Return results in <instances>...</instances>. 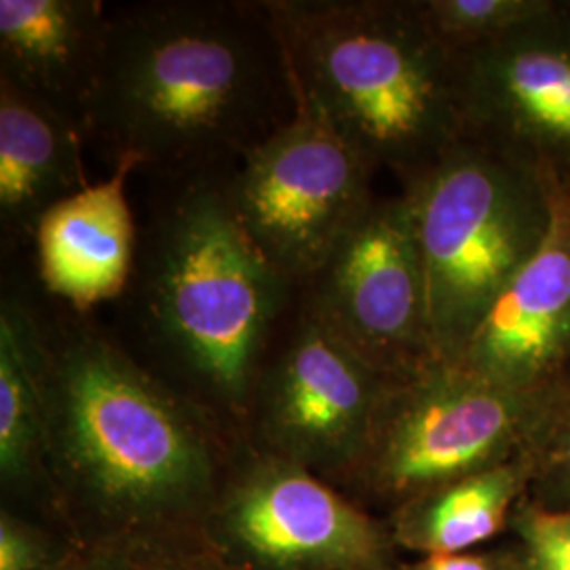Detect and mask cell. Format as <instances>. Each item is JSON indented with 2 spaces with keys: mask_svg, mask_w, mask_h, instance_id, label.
<instances>
[{
  "mask_svg": "<svg viewBox=\"0 0 570 570\" xmlns=\"http://www.w3.org/2000/svg\"><path fill=\"white\" fill-rule=\"evenodd\" d=\"M298 115L263 2L155 0L108 9L87 140L164 183L230 174Z\"/></svg>",
  "mask_w": 570,
  "mask_h": 570,
  "instance_id": "obj_1",
  "label": "cell"
},
{
  "mask_svg": "<svg viewBox=\"0 0 570 570\" xmlns=\"http://www.w3.org/2000/svg\"><path fill=\"white\" fill-rule=\"evenodd\" d=\"M68 311L51 326L39 320L47 468L85 505L127 529L197 510L218 473L204 416Z\"/></svg>",
  "mask_w": 570,
  "mask_h": 570,
  "instance_id": "obj_2",
  "label": "cell"
},
{
  "mask_svg": "<svg viewBox=\"0 0 570 570\" xmlns=\"http://www.w3.org/2000/svg\"><path fill=\"white\" fill-rule=\"evenodd\" d=\"M230 174L165 183L129 287L150 343L244 414L301 289L247 233L230 199Z\"/></svg>",
  "mask_w": 570,
  "mask_h": 570,
  "instance_id": "obj_3",
  "label": "cell"
},
{
  "mask_svg": "<svg viewBox=\"0 0 570 570\" xmlns=\"http://www.w3.org/2000/svg\"><path fill=\"white\" fill-rule=\"evenodd\" d=\"M298 106L326 119L372 169L423 176L463 136L456 58L416 4L266 0Z\"/></svg>",
  "mask_w": 570,
  "mask_h": 570,
  "instance_id": "obj_4",
  "label": "cell"
},
{
  "mask_svg": "<svg viewBox=\"0 0 570 570\" xmlns=\"http://www.w3.org/2000/svg\"><path fill=\"white\" fill-rule=\"evenodd\" d=\"M406 199L425 273L433 355L461 362L490 305L541 237H529L510 174L463 142L412 180Z\"/></svg>",
  "mask_w": 570,
  "mask_h": 570,
  "instance_id": "obj_5",
  "label": "cell"
},
{
  "mask_svg": "<svg viewBox=\"0 0 570 570\" xmlns=\"http://www.w3.org/2000/svg\"><path fill=\"white\" fill-rule=\"evenodd\" d=\"M524 416L520 389L505 387L463 362H431L389 381L366 450L348 478L402 508L501 465Z\"/></svg>",
  "mask_w": 570,
  "mask_h": 570,
  "instance_id": "obj_6",
  "label": "cell"
},
{
  "mask_svg": "<svg viewBox=\"0 0 570 570\" xmlns=\"http://www.w3.org/2000/svg\"><path fill=\"white\" fill-rule=\"evenodd\" d=\"M372 167L317 112L298 106L228 176L247 233L298 289L324 268L367 207Z\"/></svg>",
  "mask_w": 570,
  "mask_h": 570,
  "instance_id": "obj_7",
  "label": "cell"
},
{
  "mask_svg": "<svg viewBox=\"0 0 570 570\" xmlns=\"http://www.w3.org/2000/svg\"><path fill=\"white\" fill-rule=\"evenodd\" d=\"M285 332L252 395L265 452L320 478L348 475L366 450L391 376L336 336L303 296Z\"/></svg>",
  "mask_w": 570,
  "mask_h": 570,
  "instance_id": "obj_8",
  "label": "cell"
},
{
  "mask_svg": "<svg viewBox=\"0 0 570 570\" xmlns=\"http://www.w3.org/2000/svg\"><path fill=\"white\" fill-rule=\"evenodd\" d=\"M209 518V537L245 570H391V534L324 478L265 450Z\"/></svg>",
  "mask_w": 570,
  "mask_h": 570,
  "instance_id": "obj_9",
  "label": "cell"
},
{
  "mask_svg": "<svg viewBox=\"0 0 570 570\" xmlns=\"http://www.w3.org/2000/svg\"><path fill=\"white\" fill-rule=\"evenodd\" d=\"M301 296L336 336L391 379L438 362L406 197L370 205Z\"/></svg>",
  "mask_w": 570,
  "mask_h": 570,
  "instance_id": "obj_10",
  "label": "cell"
},
{
  "mask_svg": "<svg viewBox=\"0 0 570 570\" xmlns=\"http://www.w3.org/2000/svg\"><path fill=\"white\" fill-rule=\"evenodd\" d=\"M106 30L100 0H0V81L49 106L87 138Z\"/></svg>",
  "mask_w": 570,
  "mask_h": 570,
  "instance_id": "obj_11",
  "label": "cell"
},
{
  "mask_svg": "<svg viewBox=\"0 0 570 570\" xmlns=\"http://www.w3.org/2000/svg\"><path fill=\"white\" fill-rule=\"evenodd\" d=\"M134 171L138 164L122 159L102 183L53 205L35 230L39 279L75 313L87 315L131 284L140 242L127 199Z\"/></svg>",
  "mask_w": 570,
  "mask_h": 570,
  "instance_id": "obj_12",
  "label": "cell"
},
{
  "mask_svg": "<svg viewBox=\"0 0 570 570\" xmlns=\"http://www.w3.org/2000/svg\"><path fill=\"white\" fill-rule=\"evenodd\" d=\"M570 336V228L553 220L473 332L465 366L511 389L527 387Z\"/></svg>",
  "mask_w": 570,
  "mask_h": 570,
  "instance_id": "obj_13",
  "label": "cell"
},
{
  "mask_svg": "<svg viewBox=\"0 0 570 570\" xmlns=\"http://www.w3.org/2000/svg\"><path fill=\"white\" fill-rule=\"evenodd\" d=\"M81 129L49 106L0 81V226L32 242L42 216L89 186Z\"/></svg>",
  "mask_w": 570,
  "mask_h": 570,
  "instance_id": "obj_14",
  "label": "cell"
},
{
  "mask_svg": "<svg viewBox=\"0 0 570 570\" xmlns=\"http://www.w3.org/2000/svg\"><path fill=\"white\" fill-rule=\"evenodd\" d=\"M522 484L513 465L480 471L397 508L391 539L419 551L463 553L503 529Z\"/></svg>",
  "mask_w": 570,
  "mask_h": 570,
  "instance_id": "obj_15",
  "label": "cell"
},
{
  "mask_svg": "<svg viewBox=\"0 0 570 570\" xmlns=\"http://www.w3.org/2000/svg\"><path fill=\"white\" fill-rule=\"evenodd\" d=\"M41 322L18 298L0 305V475L26 484L47 463L42 416Z\"/></svg>",
  "mask_w": 570,
  "mask_h": 570,
  "instance_id": "obj_16",
  "label": "cell"
},
{
  "mask_svg": "<svg viewBox=\"0 0 570 570\" xmlns=\"http://www.w3.org/2000/svg\"><path fill=\"white\" fill-rule=\"evenodd\" d=\"M515 518L534 569L570 570V511L524 508Z\"/></svg>",
  "mask_w": 570,
  "mask_h": 570,
  "instance_id": "obj_17",
  "label": "cell"
},
{
  "mask_svg": "<svg viewBox=\"0 0 570 570\" xmlns=\"http://www.w3.org/2000/svg\"><path fill=\"white\" fill-rule=\"evenodd\" d=\"M58 560L39 530L2 511L0 570H49Z\"/></svg>",
  "mask_w": 570,
  "mask_h": 570,
  "instance_id": "obj_18",
  "label": "cell"
},
{
  "mask_svg": "<svg viewBox=\"0 0 570 570\" xmlns=\"http://www.w3.org/2000/svg\"><path fill=\"white\" fill-rule=\"evenodd\" d=\"M49 570H195L178 560L138 550L89 551L60 558Z\"/></svg>",
  "mask_w": 570,
  "mask_h": 570,
  "instance_id": "obj_19",
  "label": "cell"
},
{
  "mask_svg": "<svg viewBox=\"0 0 570 570\" xmlns=\"http://www.w3.org/2000/svg\"><path fill=\"white\" fill-rule=\"evenodd\" d=\"M410 570H501V562L484 553H435L425 556Z\"/></svg>",
  "mask_w": 570,
  "mask_h": 570,
  "instance_id": "obj_20",
  "label": "cell"
},
{
  "mask_svg": "<svg viewBox=\"0 0 570 570\" xmlns=\"http://www.w3.org/2000/svg\"><path fill=\"white\" fill-rule=\"evenodd\" d=\"M556 465H558V473H560L564 487H567L570 492V431L562 438V442H560Z\"/></svg>",
  "mask_w": 570,
  "mask_h": 570,
  "instance_id": "obj_21",
  "label": "cell"
},
{
  "mask_svg": "<svg viewBox=\"0 0 570 570\" xmlns=\"http://www.w3.org/2000/svg\"><path fill=\"white\" fill-rule=\"evenodd\" d=\"M501 570H537L532 567V562L529 560V556L524 558H518V560H510L505 564H501Z\"/></svg>",
  "mask_w": 570,
  "mask_h": 570,
  "instance_id": "obj_22",
  "label": "cell"
}]
</instances>
